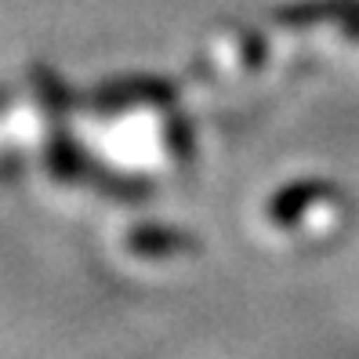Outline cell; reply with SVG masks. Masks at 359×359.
I'll return each instance as SVG.
<instances>
[{
    "instance_id": "277c9868",
    "label": "cell",
    "mask_w": 359,
    "mask_h": 359,
    "mask_svg": "<svg viewBox=\"0 0 359 359\" xmlns=\"http://www.w3.org/2000/svg\"><path fill=\"white\" fill-rule=\"evenodd\" d=\"M272 44L262 29H229L210 40L207 62L225 80H255L272 66Z\"/></svg>"
},
{
    "instance_id": "3957f363",
    "label": "cell",
    "mask_w": 359,
    "mask_h": 359,
    "mask_svg": "<svg viewBox=\"0 0 359 359\" xmlns=\"http://www.w3.org/2000/svg\"><path fill=\"white\" fill-rule=\"evenodd\" d=\"M345 207V196L334 182L323 178H294L269 193L262 203V222L272 232H305L302 225H312L316 218H337Z\"/></svg>"
},
{
    "instance_id": "5b68a950",
    "label": "cell",
    "mask_w": 359,
    "mask_h": 359,
    "mask_svg": "<svg viewBox=\"0 0 359 359\" xmlns=\"http://www.w3.org/2000/svg\"><path fill=\"white\" fill-rule=\"evenodd\" d=\"M138 258H178V255H193L196 240L182 229L171 225H142L135 232H128V243H123Z\"/></svg>"
},
{
    "instance_id": "7a4b0ae2",
    "label": "cell",
    "mask_w": 359,
    "mask_h": 359,
    "mask_svg": "<svg viewBox=\"0 0 359 359\" xmlns=\"http://www.w3.org/2000/svg\"><path fill=\"white\" fill-rule=\"evenodd\" d=\"M272 33L309 40L320 51L359 48V0H309L272 15Z\"/></svg>"
},
{
    "instance_id": "6da1fadb",
    "label": "cell",
    "mask_w": 359,
    "mask_h": 359,
    "mask_svg": "<svg viewBox=\"0 0 359 359\" xmlns=\"http://www.w3.org/2000/svg\"><path fill=\"white\" fill-rule=\"evenodd\" d=\"M98 149L131 171H178L193 160V123L175 109V88L131 83L102 98Z\"/></svg>"
}]
</instances>
